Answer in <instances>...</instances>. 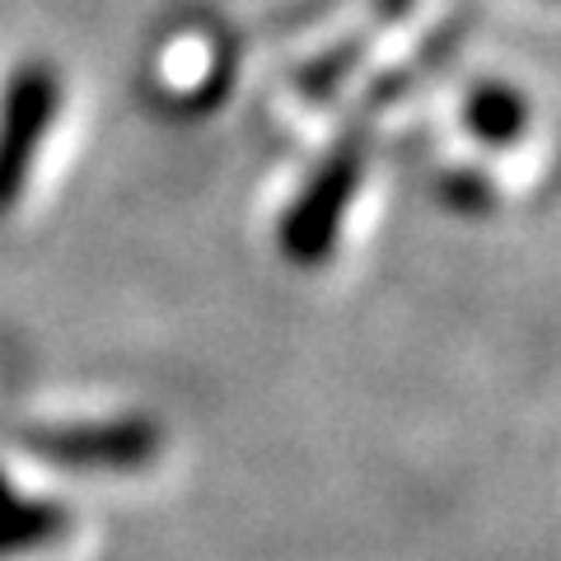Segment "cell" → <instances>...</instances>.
Wrapping results in <instances>:
<instances>
[{
    "label": "cell",
    "mask_w": 561,
    "mask_h": 561,
    "mask_svg": "<svg viewBox=\"0 0 561 561\" xmlns=\"http://www.w3.org/2000/svg\"><path fill=\"white\" fill-rule=\"evenodd\" d=\"M360 173H365V146L360 136H346L323 154V164L309 173L300 197L286 206V216H280V253L295 267H319L337 249V234L351 202H356Z\"/></svg>",
    "instance_id": "1"
},
{
    "label": "cell",
    "mask_w": 561,
    "mask_h": 561,
    "mask_svg": "<svg viewBox=\"0 0 561 561\" xmlns=\"http://www.w3.org/2000/svg\"><path fill=\"white\" fill-rule=\"evenodd\" d=\"M61 108V76L51 61H20L0 90V210L24 197L28 173Z\"/></svg>",
    "instance_id": "2"
},
{
    "label": "cell",
    "mask_w": 561,
    "mask_h": 561,
    "mask_svg": "<svg viewBox=\"0 0 561 561\" xmlns=\"http://www.w3.org/2000/svg\"><path fill=\"white\" fill-rule=\"evenodd\" d=\"M33 454L66 468H140L154 459L160 426L140 416L122 421H94V426H51L28 435Z\"/></svg>",
    "instance_id": "3"
},
{
    "label": "cell",
    "mask_w": 561,
    "mask_h": 561,
    "mask_svg": "<svg viewBox=\"0 0 561 561\" xmlns=\"http://www.w3.org/2000/svg\"><path fill=\"white\" fill-rule=\"evenodd\" d=\"M463 122H468L472 136L486 140V146H515L524 136V127H529V103H524V94L511 90V84L486 80L468 94Z\"/></svg>",
    "instance_id": "4"
},
{
    "label": "cell",
    "mask_w": 561,
    "mask_h": 561,
    "mask_svg": "<svg viewBox=\"0 0 561 561\" xmlns=\"http://www.w3.org/2000/svg\"><path fill=\"white\" fill-rule=\"evenodd\" d=\"M61 529V515L47 505H20L10 501L5 482H0V548H33Z\"/></svg>",
    "instance_id": "5"
}]
</instances>
